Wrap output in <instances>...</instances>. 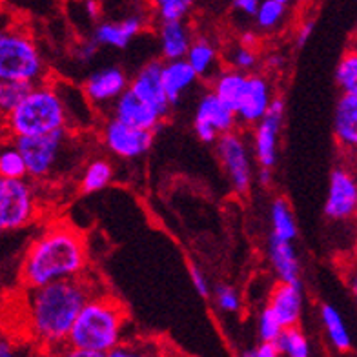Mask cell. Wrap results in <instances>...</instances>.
<instances>
[{
    "instance_id": "8d00e7d4",
    "label": "cell",
    "mask_w": 357,
    "mask_h": 357,
    "mask_svg": "<svg viewBox=\"0 0 357 357\" xmlns=\"http://www.w3.org/2000/svg\"><path fill=\"white\" fill-rule=\"evenodd\" d=\"M257 62V52H255V50H248V47L239 46L237 50H234L230 55L231 70L239 71V73H245V75H248V71L255 70Z\"/></svg>"
},
{
    "instance_id": "2e32d148",
    "label": "cell",
    "mask_w": 357,
    "mask_h": 357,
    "mask_svg": "<svg viewBox=\"0 0 357 357\" xmlns=\"http://www.w3.org/2000/svg\"><path fill=\"white\" fill-rule=\"evenodd\" d=\"M160 68H162V61H150L148 64H144L137 71L135 77L130 79L128 91H132L142 102L159 109L168 119V115L172 113V106L166 99L162 82H160Z\"/></svg>"
},
{
    "instance_id": "3957f363",
    "label": "cell",
    "mask_w": 357,
    "mask_h": 357,
    "mask_svg": "<svg viewBox=\"0 0 357 357\" xmlns=\"http://www.w3.org/2000/svg\"><path fill=\"white\" fill-rule=\"evenodd\" d=\"M128 319L126 306L117 297L97 291L77 315L66 347L106 356L124 341Z\"/></svg>"
},
{
    "instance_id": "ac0fdd59",
    "label": "cell",
    "mask_w": 357,
    "mask_h": 357,
    "mask_svg": "<svg viewBox=\"0 0 357 357\" xmlns=\"http://www.w3.org/2000/svg\"><path fill=\"white\" fill-rule=\"evenodd\" d=\"M157 33H159L160 55H162L165 62L183 61L193 40L190 24L186 20H181V22H159Z\"/></svg>"
},
{
    "instance_id": "d6986e66",
    "label": "cell",
    "mask_w": 357,
    "mask_h": 357,
    "mask_svg": "<svg viewBox=\"0 0 357 357\" xmlns=\"http://www.w3.org/2000/svg\"><path fill=\"white\" fill-rule=\"evenodd\" d=\"M160 82H162V89H165L169 106L174 108L175 104L181 100V97L197 82V75L184 59L183 61L162 62Z\"/></svg>"
},
{
    "instance_id": "6da1fadb",
    "label": "cell",
    "mask_w": 357,
    "mask_h": 357,
    "mask_svg": "<svg viewBox=\"0 0 357 357\" xmlns=\"http://www.w3.org/2000/svg\"><path fill=\"white\" fill-rule=\"evenodd\" d=\"M89 255L86 237L70 222H53L31 241L24 255L20 279L28 290L82 278Z\"/></svg>"
},
{
    "instance_id": "4316f807",
    "label": "cell",
    "mask_w": 357,
    "mask_h": 357,
    "mask_svg": "<svg viewBox=\"0 0 357 357\" xmlns=\"http://www.w3.org/2000/svg\"><path fill=\"white\" fill-rule=\"evenodd\" d=\"M290 11V2L287 0H264L259 2L255 22L263 31H273L278 29Z\"/></svg>"
},
{
    "instance_id": "ab89813d",
    "label": "cell",
    "mask_w": 357,
    "mask_h": 357,
    "mask_svg": "<svg viewBox=\"0 0 357 357\" xmlns=\"http://www.w3.org/2000/svg\"><path fill=\"white\" fill-rule=\"evenodd\" d=\"M314 29H315V20L314 19L305 20V22L299 26V29H297V33H296L297 47H303L306 43H308V40H310L312 33H314Z\"/></svg>"
},
{
    "instance_id": "ba28073f",
    "label": "cell",
    "mask_w": 357,
    "mask_h": 357,
    "mask_svg": "<svg viewBox=\"0 0 357 357\" xmlns=\"http://www.w3.org/2000/svg\"><path fill=\"white\" fill-rule=\"evenodd\" d=\"M215 151L228 175L231 190L239 195H246L254 183V169L245 139L237 132L225 133L217 139Z\"/></svg>"
},
{
    "instance_id": "f1b7e54d",
    "label": "cell",
    "mask_w": 357,
    "mask_h": 357,
    "mask_svg": "<svg viewBox=\"0 0 357 357\" xmlns=\"http://www.w3.org/2000/svg\"><path fill=\"white\" fill-rule=\"evenodd\" d=\"M104 357H165L162 347L150 339H124Z\"/></svg>"
},
{
    "instance_id": "60d3db41",
    "label": "cell",
    "mask_w": 357,
    "mask_h": 357,
    "mask_svg": "<svg viewBox=\"0 0 357 357\" xmlns=\"http://www.w3.org/2000/svg\"><path fill=\"white\" fill-rule=\"evenodd\" d=\"M231 8H234L235 11H241V13L245 15H254L255 17L259 2L257 0H234V2H231Z\"/></svg>"
},
{
    "instance_id": "9a60e30c",
    "label": "cell",
    "mask_w": 357,
    "mask_h": 357,
    "mask_svg": "<svg viewBox=\"0 0 357 357\" xmlns=\"http://www.w3.org/2000/svg\"><path fill=\"white\" fill-rule=\"evenodd\" d=\"M128 84H130V77L123 68H102L86 79L84 95L93 106H106L115 102L126 91Z\"/></svg>"
},
{
    "instance_id": "4dcf8cb0",
    "label": "cell",
    "mask_w": 357,
    "mask_h": 357,
    "mask_svg": "<svg viewBox=\"0 0 357 357\" xmlns=\"http://www.w3.org/2000/svg\"><path fill=\"white\" fill-rule=\"evenodd\" d=\"M335 82L343 93H357V52L347 50L335 68Z\"/></svg>"
},
{
    "instance_id": "7bdbcfd3",
    "label": "cell",
    "mask_w": 357,
    "mask_h": 357,
    "mask_svg": "<svg viewBox=\"0 0 357 357\" xmlns=\"http://www.w3.org/2000/svg\"><path fill=\"white\" fill-rule=\"evenodd\" d=\"M97 50H99V46H97L93 40H88V43H84L82 46L79 47V50H77V56H79L82 62H86V61H89V59H91L95 53H97Z\"/></svg>"
},
{
    "instance_id": "f6af8a7d",
    "label": "cell",
    "mask_w": 357,
    "mask_h": 357,
    "mask_svg": "<svg viewBox=\"0 0 357 357\" xmlns=\"http://www.w3.org/2000/svg\"><path fill=\"white\" fill-rule=\"evenodd\" d=\"M84 10L91 20H99L100 15H102V6H100L99 2H95V0H88V2H84Z\"/></svg>"
},
{
    "instance_id": "ee69618b",
    "label": "cell",
    "mask_w": 357,
    "mask_h": 357,
    "mask_svg": "<svg viewBox=\"0 0 357 357\" xmlns=\"http://www.w3.org/2000/svg\"><path fill=\"white\" fill-rule=\"evenodd\" d=\"M56 357H104V356H100V354H93V352H84V350H77V348L64 347L62 350L56 352Z\"/></svg>"
},
{
    "instance_id": "7c38bea8",
    "label": "cell",
    "mask_w": 357,
    "mask_h": 357,
    "mask_svg": "<svg viewBox=\"0 0 357 357\" xmlns=\"http://www.w3.org/2000/svg\"><path fill=\"white\" fill-rule=\"evenodd\" d=\"M357 183L344 166H335L330 175L328 195L324 201V215L332 221H348L356 215Z\"/></svg>"
},
{
    "instance_id": "d4e9b609",
    "label": "cell",
    "mask_w": 357,
    "mask_h": 357,
    "mask_svg": "<svg viewBox=\"0 0 357 357\" xmlns=\"http://www.w3.org/2000/svg\"><path fill=\"white\" fill-rule=\"evenodd\" d=\"M270 219H272V237L282 243H291L297 237L296 217L291 213V208L284 197H278L270 208Z\"/></svg>"
},
{
    "instance_id": "44dd1931",
    "label": "cell",
    "mask_w": 357,
    "mask_h": 357,
    "mask_svg": "<svg viewBox=\"0 0 357 357\" xmlns=\"http://www.w3.org/2000/svg\"><path fill=\"white\" fill-rule=\"evenodd\" d=\"M268 257H270V263H272L279 282L301 284V264H299V257H297L296 248L291 243H282V241L270 237Z\"/></svg>"
},
{
    "instance_id": "8fae6325",
    "label": "cell",
    "mask_w": 357,
    "mask_h": 357,
    "mask_svg": "<svg viewBox=\"0 0 357 357\" xmlns=\"http://www.w3.org/2000/svg\"><path fill=\"white\" fill-rule=\"evenodd\" d=\"M284 119V100L273 97L264 117L255 124L254 151L259 168L272 169L278 162V142Z\"/></svg>"
},
{
    "instance_id": "4fadbf2b",
    "label": "cell",
    "mask_w": 357,
    "mask_h": 357,
    "mask_svg": "<svg viewBox=\"0 0 357 357\" xmlns=\"http://www.w3.org/2000/svg\"><path fill=\"white\" fill-rule=\"evenodd\" d=\"M112 119L119 121V123L126 124V126L137 128V130H146V132H153L160 128V124H165L166 117L159 109H155L150 104L142 102L141 99H137L132 91H124L115 102H113Z\"/></svg>"
},
{
    "instance_id": "836d02e7",
    "label": "cell",
    "mask_w": 357,
    "mask_h": 357,
    "mask_svg": "<svg viewBox=\"0 0 357 357\" xmlns=\"http://www.w3.org/2000/svg\"><path fill=\"white\" fill-rule=\"evenodd\" d=\"M193 8L190 0H159L155 2V15L159 22H181L186 20Z\"/></svg>"
},
{
    "instance_id": "7402d4cb",
    "label": "cell",
    "mask_w": 357,
    "mask_h": 357,
    "mask_svg": "<svg viewBox=\"0 0 357 357\" xmlns=\"http://www.w3.org/2000/svg\"><path fill=\"white\" fill-rule=\"evenodd\" d=\"M246 79H248V75L231 70V68L230 70H221L213 77L212 93L235 113L241 99H243V93H245Z\"/></svg>"
},
{
    "instance_id": "74e56055",
    "label": "cell",
    "mask_w": 357,
    "mask_h": 357,
    "mask_svg": "<svg viewBox=\"0 0 357 357\" xmlns=\"http://www.w3.org/2000/svg\"><path fill=\"white\" fill-rule=\"evenodd\" d=\"M190 279H192L193 288L197 290V294L201 297H210V282H208L206 273L202 272L199 266H192L190 268Z\"/></svg>"
},
{
    "instance_id": "b9f144b4",
    "label": "cell",
    "mask_w": 357,
    "mask_h": 357,
    "mask_svg": "<svg viewBox=\"0 0 357 357\" xmlns=\"http://www.w3.org/2000/svg\"><path fill=\"white\" fill-rule=\"evenodd\" d=\"M255 357H281L275 343H261L254 348Z\"/></svg>"
},
{
    "instance_id": "83f0119b",
    "label": "cell",
    "mask_w": 357,
    "mask_h": 357,
    "mask_svg": "<svg viewBox=\"0 0 357 357\" xmlns=\"http://www.w3.org/2000/svg\"><path fill=\"white\" fill-rule=\"evenodd\" d=\"M279 354L284 357H310V343L299 326L282 328L281 335L275 341Z\"/></svg>"
},
{
    "instance_id": "1f68e13d",
    "label": "cell",
    "mask_w": 357,
    "mask_h": 357,
    "mask_svg": "<svg viewBox=\"0 0 357 357\" xmlns=\"http://www.w3.org/2000/svg\"><path fill=\"white\" fill-rule=\"evenodd\" d=\"M91 40L97 46H109L117 47V50H123V47L132 43L123 31V28H121L119 20H102V22L97 24Z\"/></svg>"
},
{
    "instance_id": "52a82bcc",
    "label": "cell",
    "mask_w": 357,
    "mask_h": 357,
    "mask_svg": "<svg viewBox=\"0 0 357 357\" xmlns=\"http://www.w3.org/2000/svg\"><path fill=\"white\" fill-rule=\"evenodd\" d=\"M37 195L33 186L22 181L0 178V230H19L33 221Z\"/></svg>"
},
{
    "instance_id": "816d5d0a",
    "label": "cell",
    "mask_w": 357,
    "mask_h": 357,
    "mask_svg": "<svg viewBox=\"0 0 357 357\" xmlns=\"http://www.w3.org/2000/svg\"><path fill=\"white\" fill-rule=\"evenodd\" d=\"M0 231H2V230H0Z\"/></svg>"
},
{
    "instance_id": "e575fe53",
    "label": "cell",
    "mask_w": 357,
    "mask_h": 357,
    "mask_svg": "<svg viewBox=\"0 0 357 357\" xmlns=\"http://www.w3.org/2000/svg\"><path fill=\"white\" fill-rule=\"evenodd\" d=\"M257 332H259V339H261V343H275L278 337L281 335L282 326L279 323V319L275 317L268 306H264L263 312L259 314V323H257Z\"/></svg>"
},
{
    "instance_id": "f546056e",
    "label": "cell",
    "mask_w": 357,
    "mask_h": 357,
    "mask_svg": "<svg viewBox=\"0 0 357 357\" xmlns=\"http://www.w3.org/2000/svg\"><path fill=\"white\" fill-rule=\"evenodd\" d=\"M26 166L15 142L0 144V178L2 181H22L26 178Z\"/></svg>"
},
{
    "instance_id": "603a6c76",
    "label": "cell",
    "mask_w": 357,
    "mask_h": 357,
    "mask_svg": "<svg viewBox=\"0 0 357 357\" xmlns=\"http://www.w3.org/2000/svg\"><path fill=\"white\" fill-rule=\"evenodd\" d=\"M190 68L195 71L197 79H208L217 70V47L208 37H193L188 47V53L184 56ZM219 71H215V75Z\"/></svg>"
},
{
    "instance_id": "d6a6232c",
    "label": "cell",
    "mask_w": 357,
    "mask_h": 357,
    "mask_svg": "<svg viewBox=\"0 0 357 357\" xmlns=\"http://www.w3.org/2000/svg\"><path fill=\"white\" fill-rule=\"evenodd\" d=\"M33 86L0 80V117H8Z\"/></svg>"
},
{
    "instance_id": "cb8c5ba5",
    "label": "cell",
    "mask_w": 357,
    "mask_h": 357,
    "mask_svg": "<svg viewBox=\"0 0 357 357\" xmlns=\"http://www.w3.org/2000/svg\"><path fill=\"white\" fill-rule=\"evenodd\" d=\"M321 314V323H323L326 335H328L332 347L337 352H350L352 350V337L348 334L347 324H344L343 315L339 314L337 308L328 303H323L319 308Z\"/></svg>"
},
{
    "instance_id": "7a4b0ae2",
    "label": "cell",
    "mask_w": 357,
    "mask_h": 357,
    "mask_svg": "<svg viewBox=\"0 0 357 357\" xmlns=\"http://www.w3.org/2000/svg\"><path fill=\"white\" fill-rule=\"evenodd\" d=\"M93 294L97 291L86 273L82 278L29 290L28 326L35 343L55 354L66 347L77 315Z\"/></svg>"
},
{
    "instance_id": "c3c4849f",
    "label": "cell",
    "mask_w": 357,
    "mask_h": 357,
    "mask_svg": "<svg viewBox=\"0 0 357 357\" xmlns=\"http://www.w3.org/2000/svg\"><path fill=\"white\" fill-rule=\"evenodd\" d=\"M272 183V169L259 168V184L261 186H270Z\"/></svg>"
},
{
    "instance_id": "681fc988",
    "label": "cell",
    "mask_w": 357,
    "mask_h": 357,
    "mask_svg": "<svg viewBox=\"0 0 357 357\" xmlns=\"http://www.w3.org/2000/svg\"><path fill=\"white\" fill-rule=\"evenodd\" d=\"M29 357H56V354L50 352V350H43V348H40L37 354H33V356H29Z\"/></svg>"
},
{
    "instance_id": "7dc6e473",
    "label": "cell",
    "mask_w": 357,
    "mask_h": 357,
    "mask_svg": "<svg viewBox=\"0 0 357 357\" xmlns=\"http://www.w3.org/2000/svg\"><path fill=\"white\" fill-rule=\"evenodd\" d=\"M268 66L273 68V70H279V68L284 66V56L279 55V53H273V55L268 56Z\"/></svg>"
},
{
    "instance_id": "5b68a950",
    "label": "cell",
    "mask_w": 357,
    "mask_h": 357,
    "mask_svg": "<svg viewBox=\"0 0 357 357\" xmlns=\"http://www.w3.org/2000/svg\"><path fill=\"white\" fill-rule=\"evenodd\" d=\"M46 62L35 38L17 28H0V80L37 86L44 82Z\"/></svg>"
},
{
    "instance_id": "d590c367",
    "label": "cell",
    "mask_w": 357,
    "mask_h": 357,
    "mask_svg": "<svg viewBox=\"0 0 357 357\" xmlns=\"http://www.w3.org/2000/svg\"><path fill=\"white\" fill-rule=\"evenodd\" d=\"M213 299H215V305L219 310L226 312V314H235V312L241 310V296L239 291L235 290L230 284H219L215 288V294H213Z\"/></svg>"
},
{
    "instance_id": "f907efd6",
    "label": "cell",
    "mask_w": 357,
    "mask_h": 357,
    "mask_svg": "<svg viewBox=\"0 0 357 357\" xmlns=\"http://www.w3.org/2000/svg\"><path fill=\"white\" fill-rule=\"evenodd\" d=\"M241 357H255L254 356V350H246V352L243 354V356H241Z\"/></svg>"
},
{
    "instance_id": "5bb4252c",
    "label": "cell",
    "mask_w": 357,
    "mask_h": 357,
    "mask_svg": "<svg viewBox=\"0 0 357 357\" xmlns=\"http://www.w3.org/2000/svg\"><path fill=\"white\" fill-rule=\"evenodd\" d=\"M272 99L273 93L270 80L261 73H250L243 99L235 109V119L246 126H255L264 117Z\"/></svg>"
},
{
    "instance_id": "9c48e42d",
    "label": "cell",
    "mask_w": 357,
    "mask_h": 357,
    "mask_svg": "<svg viewBox=\"0 0 357 357\" xmlns=\"http://www.w3.org/2000/svg\"><path fill=\"white\" fill-rule=\"evenodd\" d=\"M100 137L106 146V150L113 153L119 159H139L146 155L150 148L153 146L155 133L146 132V130H137V128L126 126V124L119 123L115 119L109 117L102 124Z\"/></svg>"
},
{
    "instance_id": "ffe728a7",
    "label": "cell",
    "mask_w": 357,
    "mask_h": 357,
    "mask_svg": "<svg viewBox=\"0 0 357 357\" xmlns=\"http://www.w3.org/2000/svg\"><path fill=\"white\" fill-rule=\"evenodd\" d=\"M335 141L343 150H354L357 144V93L339 97L334 115Z\"/></svg>"
},
{
    "instance_id": "f35d334b",
    "label": "cell",
    "mask_w": 357,
    "mask_h": 357,
    "mask_svg": "<svg viewBox=\"0 0 357 357\" xmlns=\"http://www.w3.org/2000/svg\"><path fill=\"white\" fill-rule=\"evenodd\" d=\"M0 357H29L28 350L6 335H0Z\"/></svg>"
},
{
    "instance_id": "8992f818",
    "label": "cell",
    "mask_w": 357,
    "mask_h": 357,
    "mask_svg": "<svg viewBox=\"0 0 357 357\" xmlns=\"http://www.w3.org/2000/svg\"><path fill=\"white\" fill-rule=\"evenodd\" d=\"M68 141H70V132L61 130L50 135L20 137L13 142L24 160L26 175L35 181H40L55 174L66 151Z\"/></svg>"
},
{
    "instance_id": "484cf974",
    "label": "cell",
    "mask_w": 357,
    "mask_h": 357,
    "mask_svg": "<svg viewBox=\"0 0 357 357\" xmlns=\"http://www.w3.org/2000/svg\"><path fill=\"white\" fill-rule=\"evenodd\" d=\"M115 175L113 165L108 159H93L86 165L84 172L80 175V190L82 193H95L108 188Z\"/></svg>"
},
{
    "instance_id": "277c9868",
    "label": "cell",
    "mask_w": 357,
    "mask_h": 357,
    "mask_svg": "<svg viewBox=\"0 0 357 357\" xmlns=\"http://www.w3.org/2000/svg\"><path fill=\"white\" fill-rule=\"evenodd\" d=\"M66 102L52 84H37L6 117V126L15 139L38 137L68 130Z\"/></svg>"
},
{
    "instance_id": "bcb514c9",
    "label": "cell",
    "mask_w": 357,
    "mask_h": 357,
    "mask_svg": "<svg viewBox=\"0 0 357 357\" xmlns=\"http://www.w3.org/2000/svg\"><path fill=\"white\" fill-rule=\"evenodd\" d=\"M259 38L255 33H245L241 37V46L248 47V50H257Z\"/></svg>"
},
{
    "instance_id": "30bf717a",
    "label": "cell",
    "mask_w": 357,
    "mask_h": 357,
    "mask_svg": "<svg viewBox=\"0 0 357 357\" xmlns=\"http://www.w3.org/2000/svg\"><path fill=\"white\" fill-rule=\"evenodd\" d=\"M235 113L226 104L217 99L212 91H208L201 97L195 109V123L193 130L195 135L206 144L217 142V139L225 133L235 132Z\"/></svg>"
},
{
    "instance_id": "e0dca14e",
    "label": "cell",
    "mask_w": 357,
    "mask_h": 357,
    "mask_svg": "<svg viewBox=\"0 0 357 357\" xmlns=\"http://www.w3.org/2000/svg\"><path fill=\"white\" fill-rule=\"evenodd\" d=\"M268 308L275 314L282 328H291L299 326L303 314V290L301 284H287V282H278L272 288L270 299H268Z\"/></svg>"
}]
</instances>
